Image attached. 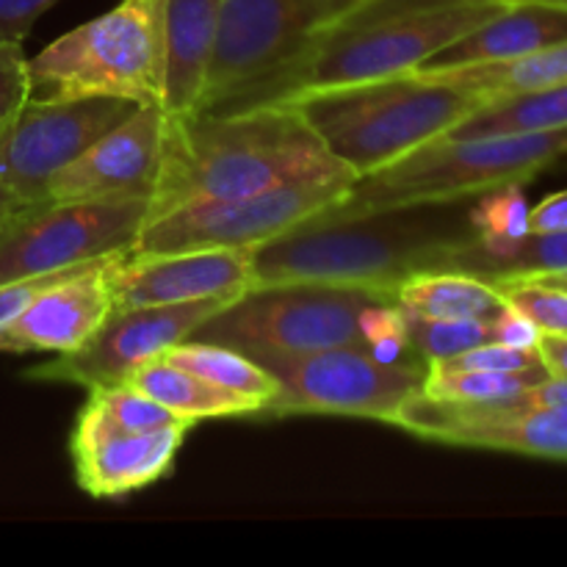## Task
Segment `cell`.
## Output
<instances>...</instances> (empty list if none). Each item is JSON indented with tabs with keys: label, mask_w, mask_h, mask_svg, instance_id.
Returning <instances> with one entry per match:
<instances>
[{
	"label": "cell",
	"mask_w": 567,
	"mask_h": 567,
	"mask_svg": "<svg viewBox=\"0 0 567 567\" xmlns=\"http://www.w3.org/2000/svg\"><path fill=\"white\" fill-rule=\"evenodd\" d=\"M493 341L504 343V347L535 349L540 341V330L520 310L504 302V308L493 316Z\"/></svg>",
	"instance_id": "d590c367"
},
{
	"label": "cell",
	"mask_w": 567,
	"mask_h": 567,
	"mask_svg": "<svg viewBox=\"0 0 567 567\" xmlns=\"http://www.w3.org/2000/svg\"><path fill=\"white\" fill-rule=\"evenodd\" d=\"M164 127L166 114L161 105H138L50 181V205L150 199L161 172Z\"/></svg>",
	"instance_id": "9a60e30c"
},
{
	"label": "cell",
	"mask_w": 567,
	"mask_h": 567,
	"mask_svg": "<svg viewBox=\"0 0 567 567\" xmlns=\"http://www.w3.org/2000/svg\"><path fill=\"white\" fill-rule=\"evenodd\" d=\"M70 271V269H66ZM66 271H55V275H42V277H28V280H17V282H6L0 286V332L50 286V282L59 280L61 275Z\"/></svg>",
	"instance_id": "e575fe53"
},
{
	"label": "cell",
	"mask_w": 567,
	"mask_h": 567,
	"mask_svg": "<svg viewBox=\"0 0 567 567\" xmlns=\"http://www.w3.org/2000/svg\"><path fill=\"white\" fill-rule=\"evenodd\" d=\"M192 426V421H181L144 432L72 435L70 454L78 487L92 498H122L155 485L175 468Z\"/></svg>",
	"instance_id": "ac0fdd59"
},
{
	"label": "cell",
	"mask_w": 567,
	"mask_h": 567,
	"mask_svg": "<svg viewBox=\"0 0 567 567\" xmlns=\"http://www.w3.org/2000/svg\"><path fill=\"white\" fill-rule=\"evenodd\" d=\"M358 177L293 183L233 199H205L144 221L131 252L161 255L186 249H252L291 227L324 214Z\"/></svg>",
	"instance_id": "8fae6325"
},
{
	"label": "cell",
	"mask_w": 567,
	"mask_h": 567,
	"mask_svg": "<svg viewBox=\"0 0 567 567\" xmlns=\"http://www.w3.org/2000/svg\"><path fill=\"white\" fill-rule=\"evenodd\" d=\"M567 230V188L551 194L529 210V233Z\"/></svg>",
	"instance_id": "8d00e7d4"
},
{
	"label": "cell",
	"mask_w": 567,
	"mask_h": 567,
	"mask_svg": "<svg viewBox=\"0 0 567 567\" xmlns=\"http://www.w3.org/2000/svg\"><path fill=\"white\" fill-rule=\"evenodd\" d=\"M421 72L443 78V81L491 103V100L515 97V94L540 92V89L567 83V42L529 55H518V59L480 61V64L443 66V70L421 66Z\"/></svg>",
	"instance_id": "44dd1931"
},
{
	"label": "cell",
	"mask_w": 567,
	"mask_h": 567,
	"mask_svg": "<svg viewBox=\"0 0 567 567\" xmlns=\"http://www.w3.org/2000/svg\"><path fill=\"white\" fill-rule=\"evenodd\" d=\"M524 183H507L493 192L474 197L468 205V219L474 238L485 247H507L529 236V203L524 197Z\"/></svg>",
	"instance_id": "83f0119b"
},
{
	"label": "cell",
	"mask_w": 567,
	"mask_h": 567,
	"mask_svg": "<svg viewBox=\"0 0 567 567\" xmlns=\"http://www.w3.org/2000/svg\"><path fill=\"white\" fill-rule=\"evenodd\" d=\"M343 177L354 172L327 153L313 127L288 103L166 116L147 219L205 199Z\"/></svg>",
	"instance_id": "6da1fadb"
},
{
	"label": "cell",
	"mask_w": 567,
	"mask_h": 567,
	"mask_svg": "<svg viewBox=\"0 0 567 567\" xmlns=\"http://www.w3.org/2000/svg\"><path fill=\"white\" fill-rule=\"evenodd\" d=\"M430 365H443V369H463V371H524L535 369L543 363L540 352L535 349H518L504 347V343H482V347L465 349V352L454 354V358L437 360Z\"/></svg>",
	"instance_id": "1f68e13d"
},
{
	"label": "cell",
	"mask_w": 567,
	"mask_h": 567,
	"mask_svg": "<svg viewBox=\"0 0 567 567\" xmlns=\"http://www.w3.org/2000/svg\"><path fill=\"white\" fill-rule=\"evenodd\" d=\"M408 332L413 352L430 365L437 360L454 358L465 349L491 343L493 316L491 319H419V316L408 313Z\"/></svg>",
	"instance_id": "f1b7e54d"
},
{
	"label": "cell",
	"mask_w": 567,
	"mask_h": 567,
	"mask_svg": "<svg viewBox=\"0 0 567 567\" xmlns=\"http://www.w3.org/2000/svg\"><path fill=\"white\" fill-rule=\"evenodd\" d=\"M31 100V72L22 42L0 39V127Z\"/></svg>",
	"instance_id": "d6a6232c"
},
{
	"label": "cell",
	"mask_w": 567,
	"mask_h": 567,
	"mask_svg": "<svg viewBox=\"0 0 567 567\" xmlns=\"http://www.w3.org/2000/svg\"><path fill=\"white\" fill-rule=\"evenodd\" d=\"M363 0H221L199 111H221L291 64Z\"/></svg>",
	"instance_id": "9c48e42d"
},
{
	"label": "cell",
	"mask_w": 567,
	"mask_h": 567,
	"mask_svg": "<svg viewBox=\"0 0 567 567\" xmlns=\"http://www.w3.org/2000/svg\"><path fill=\"white\" fill-rule=\"evenodd\" d=\"M122 252L70 269L50 282L3 332L0 352L66 354L97 332L114 313L111 269Z\"/></svg>",
	"instance_id": "e0dca14e"
},
{
	"label": "cell",
	"mask_w": 567,
	"mask_h": 567,
	"mask_svg": "<svg viewBox=\"0 0 567 567\" xmlns=\"http://www.w3.org/2000/svg\"><path fill=\"white\" fill-rule=\"evenodd\" d=\"M563 42H567V6L513 3L504 6L498 14L465 37L454 39L424 66L443 70V66L480 64V61L518 59Z\"/></svg>",
	"instance_id": "ffe728a7"
},
{
	"label": "cell",
	"mask_w": 567,
	"mask_h": 567,
	"mask_svg": "<svg viewBox=\"0 0 567 567\" xmlns=\"http://www.w3.org/2000/svg\"><path fill=\"white\" fill-rule=\"evenodd\" d=\"M0 233H3V227H0Z\"/></svg>",
	"instance_id": "60d3db41"
},
{
	"label": "cell",
	"mask_w": 567,
	"mask_h": 567,
	"mask_svg": "<svg viewBox=\"0 0 567 567\" xmlns=\"http://www.w3.org/2000/svg\"><path fill=\"white\" fill-rule=\"evenodd\" d=\"M236 297L199 299L183 305H147L114 310L89 341L50 363L28 371V380L70 382L81 388L122 385L136 369L188 341L199 324Z\"/></svg>",
	"instance_id": "4fadbf2b"
},
{
	"label": "cell",
	"mask_w": 567,
	"mask_h": 567,
	"mask_svg": "<svg viewBox=\"0 0 567 567\" xmlns=\"http://www.w3.org/2000/svg\"><path fill=\"white\" fill-rule=\"evenodd\" d=\"M443 269L468 271L482 280H509V277H540L567 269V230L529 233L507 247H485L476 238L449 255Z\"/></svg>",
	"instance_id": "cb8c5ba5"
},
{
	"label": "cell",
	"mask_w": 567,
	"mask_h": 567,
	"mask_svg": "<svg viewBox=\"0 0 567 567\" xmlns=\"http://www.w3.org/2000/svg\"><path fill=\"white\" fill-rule=\"evenodd\" d=\"M385 299L396 297L321 282L255 286L199 324L192 341L219 343L244 354L365 349L360 319L371 305Z\"/></svg>",
	"instance_id": "52a82bcc"
},
{
	"label": "cell",
	"mask_w": 567,
	"mask_h": 567,
	"mask_svg": "<svg viewBox=\"0 0 567 567\" xmlns=\"http://www.w3.org/2000/svg\"><path fill=\"white\" fill-rule=\"evenodd\" d=\"M567 127V83L540 89V92L515 94V97L491 100L460 120L449 138L507 136V133H535Z\"/></svg>",
	"instance_id": "d4e9b609"
},
{
	"label": "cell",
	"mask_w": 567,
	"mask_h": 567,
	"mask_svg": "<svg viewBox=\"0 0 567 567\" xmlns=\"http://www.w3.org/2000/svg\"><path fill=\"white\" fill-rule=\"evenodd\" d=\"M396 305L419 319H491L504 297L491 280L457 269H426L396 288Z\"/></svg>",
	"instance_id": "7402d4cb"
},
{
	"label": "cell",
	"mask_w": 567,
	"mask_h": 567,
	"mask_svg": "<svg viewBox=\"0 0 567 567\" xmlns=\"http://www.w3.org/2000/svg\"><path fill=\"white\" fill-rule=\"evenodd\" d=\"M277 380L269 415H349L391 424L399 410L424 391L426 363H382L365 349L247 354Z\"/></svg>",
	"instance_id": "ba28073f"
},
{
	"label": "cell",
	"mask_w": 567,
	"mask_h": 567,
	"mask_svg": "<svg viewBox=\"0 0 567 567\" xmlns=\"http://www.w3.org/2000/svg\"><path fill=\"white\" fill-rule=\"evenodd\" d=\"M161 358L166 363L177 365V369L188 371V374L199 377V380L210 382V385H219L225 391L238 393V396L252 399V402L260 404V415H264V408L277 393L275 377L264 365L255 363L252 358H247V354L236 352L230 347L192 341L188 338V341L166 349Z\"/></svg>",
	"instance_id": "484cf974"
},
{
	"label": "cell",
	"mask_w": 567,
	"mask_h": 567,
	"mask_svg": "<svg viewBox=\"0 0 567 567\" xmlns=\"http://www.w3.org/2000/svg\"><path fill=\"white\" fill-rule=\"evenodd\" d=\"M502 9L504 3L493 0H363L308 44L291 64L221 111L291 103L321 89L419 70L446 44Z\"/></svg>",
	"instance_id": "3957f363"
},
{
	"label": "cell",
	"mask_w": 567,
	"mask_h": 567,
	"mask_svg": "<svg viewBox=\"0 0 567 567\" xmlns=\"http://www.w3.org/2000/svg\"><path fill=\"white\" fill-rule=\"evenodd\" d=\"M252 288V249L122 252L111 269L114 310L241 297Z\"/></svg>",
	"instance_id": "2e32d148"
},
{
	"label": "cell",
	"mask_w": 567,
	"mask_h": 567,
	"mask_svg": "<svg viewBox=\"0 0 567 567\" xmlns=\"http://www.w3.org/2000/svg\"><path fill=\"white\" fill-rule=\"evenodd\" d=\"M221 0H164V75L161 109L166 116L197 114L208 81Z\"/></svg>",
	"instance_id": "d6986e66"
},
{
	"label": "cell",
	"mask_w": 567,
	"mask_h": 567,
	"mask_svg": "<svg viewBox=\"0 0 567 567\" xmlns=\"http://www.w3.org/2000/svg\"><path fill=\"white\" fill-rule=\"evenodd\" d=\"M493 286L502 291L504 302L526 316L532 324L548 336H567V291L537 277H509Z\"/></svg>",
	"instance_id": "f546056e"
},
{
	"label": "cell",
	"mask_w": 567,
	"mask_h": 567,
	"mask_svg": "<svg viewBox=\"0 0 567 567\" xmlns=\"http://www.w3.org/2000/svg\"><path fill=\"white\" fill-rule=\"evenodd\" d=\"M138 103L120 97H31L0 127V227L50 205V181Z\"/></svg>",
	"instance_id": "30bf717a"
},
{
	"label": "cell",
	"mask_w": 567,
	"mask_h": 567,
	"mask_svg": "<svg viewBox=\"0 0 567 567\" xmlns=\"http://www.w3.org/2000/svg\"><path fill=\"white\" fill-rule=\"evenodd\" d=\"M144 219L147 199L44 205L0 233V286L127 252Z\"/></svg>",
	"instance_id": "7c38bea8"
},
{
	"label": "cell",
	"mask_w": 567,
	"mask_h": 567,
	"mask_svg": "<svg viewBox=\"0 0 567 567\" xmlns=\"http://www.w3.org/2000/svg\"><path fill=\"white\" fill-rule=\"evenodd\" d=\"M537 280H546V282H551V286H559V288H565V291H567V269L565 271H554V275H540Z\"/></svg>",
	"instance_id": "f35d334b"
},
{
	"label": "cell",
	"mask_w": 567,
	"mask_h": 567,
	"mask_svg": "<svg viewBox=\"0 0 567 567\" xmlns=\"http://www.w3.org/2000/svg\"><path fill=\"white\" fill-rule=\"evenodd\" d=\"M537 352H540L543 363L551 374L567 377V336H548L540 332V341H537Z\"/></svg>",
	"instance_id": "74e56055"
},
{
	"label": "cell",
	"mask_w": 567,
	"mask_h": 567,
	"mask_svg": "<svg viewBox=\"0 0 567 567\" xmlns=\"http://www.w3.org/2000/svg\"><path fill=\"white\" fill-rule=\"evenodd\" d=\"M125 385L136 388V391L147 393L166 410L188 421L203 419H238V415H260V404L247 396L225 391L219 385L199 380V377L188 374V371L177 369V365L166 363L164 358H155L144 363L142 369L133 371L127 377Z\"/></svg>",
	"instance_id": "603a6c76"
},
{
	"label": "cell",
	"mask_w": 567,
	"mask_h": 567,
	"mask_svg": "<svg viewBox=\"0 0 567 567\" xmlns=\"http://www.w3.org/2000/svg\"><path fill=\"white\" fill-rule=\"evenodd\" d=\"M391 424L443 446L487 449L567 463V404L524 413H485L468 404L432 402L421 391L399 410Z\"/></svg>",
	"instance_id": "5bb4252c"
},
{
	"label": "cell",
	"mask_w": 567,
	"mask_h": 567,
	"mask_svg": "<svg viewBox=\"0 0 567 567\" xmlns=\"http://www.w3.org/2000/svg\"><path fill=\"white\" fill-rule=\"evenodd\" d=\"M493 3H504V6H513V3H551V6H567V0H493Z\"/></svg>",
	"instance_id": "ab89813d"
},
{
	"label": "cell",
	"mask_w": 567,
	"mask_h": 567,
	"mask_svg": "<svg viewBox=\"0 0 567 567\" xmlns=\"http://www.w3.org/2000/svg\"><path fill=\"white\" fill-rule=\"evenodd\" d=\"M548 374L551 371L546 365L524 371H463L426 365L424 396L446 404H493L529 391Z\"/></svg>",
	"instance_id": "4316f807"
},
{
	"label": "cell",
	"mask_w": 567,
	"mask_h": 567,
	"mask_svg": "<svg viewBox=\"0 0 567 567\" xmlns=\"http://www.w3.org/2000/svg\"><path fill=\"white\" fill-rule=\"evenodd\" d=\"M28 72L37 100L120 97L158 105L164 0H120L28 59Z\"/></svg>",
	"instance_id": "8992f818"
},
{
	"label": "cell",
	"mask_w": 567,
	"mask_h": 567,
	"mask_svg": "<svg viewBox=\"0 0 567 567\" xmlns=\"http://www.w3.org/2000/svg\"><path fill=\"white\" fill-rule=\"evenodd\" d=\"M365 338V352L374 354L382 363H404V360H421L410 347L408 313L396 305V299L371 305L360 319ZM424 363V360H421Z\"/></svg>",
	"instance_id": "4dcf8cb0"
},
{
	"label": "cell",
	"mask_w": 567,
	"mask_h": 567,
	"mask_svg": "<svg viewBox=\"0 0 567 567\" xmlns=\"http://www.w3.org/2000/svg\"><path fill=\"white\" fill-rule=\"evenodd\" d=\"M563 155H567V127L480 138L437 136L393 164L358 177L324 216L474 199L507 183L532 181Z\"/></svg>",
	"instance_id": "5b68a950"
},
{
	"label": "cell",
	"mask_w": 567,
	"mask_h": 567,
	"mask_svg": "<svg viewBox=\"0 0 567 567\" xmlns=\"http://www.w3.org/2000/svg\"><path fill=\"white\" fill-rule=\"evenodd\" d=\"M55 3L59 0H0V39L22 42L33 22Z\"/></svg>",
	"instance_id": "836d02e7"
},
{
	"label": "cell",
	"mask_w": 567,
	"mask_h": 567,
	"mask_svg": "<svg viewBox=\"0 0 567 567\" xmlns=\"http://www.w3.org/2000/svg\"><path fill=\"white\" fill-rule=\"evenodd\" d=\"M474 238L468 199L313 216L252 247V288L277 282L369 288L391 293L415 271L443 269Z\"/></svg>",
	"instance_id": "7a4b0ae2"
},
{
	"label": "cell",
	"mask_w": 567,
	"mask_h": 567,
	"mask_svg": "<svg viewBox=\"0 0 567 567\" xmlns=\"http://www.w3.org/2000/svg\"><path fill=\"white\" fill-rule=\"evenodd\" d=\"M288 105L302 114L338 164L363 177L452 131L485 100L443 78L410 70L321 89Z\"/></svg>",
	"instance_id": "277c9868"
}]
</instances>
